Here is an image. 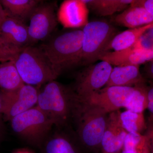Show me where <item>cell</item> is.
<instances>
[{
    "label": "cell",
    "mask_w": 153,
    "mask_h": 153,
    "mask_svg": "<svg viewBox=\"0 0 153 153\" xmlns=\"http://www.w3.org/2000/svg\"><path fill=\"white\" fill-rule=\"evenodd\" d=\"M78 98L73 88L53 80L39 88L36 106L47 115L54 126L65 128L73 121Z\"/></svg>",
    "instance_id": "6da1fadb"
},
{
    "label": "cell",
    "mask_w": 153,
    "mask_h": 153,
    "mask_svg": "<svg viewBox=\"0 0 153 153\" xmlns=\"http://www.w3.org/2000/svg\"><path fill=\"white\" fill-rule=\"evenodd\" d=\"M108 114L101 108L78 98L73 121L75 135L82 146L90 150L100 148Z\"/></svg>",
    "instance_id": "7a4b0ae2"
},
{
    "label": "cell",
    "mask_w": 153,
    "mask_h": 153,
    "mask_svg": "<svg viewBox=\"0 0 153 153\" xmlns=\"http://www.w3.org/2000/svg\"><path fill=\"white\" fill-rule=\"evenodd\" d=\"M82 28L59 33L40 45L58 75L79 65L82 51Z\"/></svg>",
    "instance_id": "3957f363"
},
{
    "label": "cell",
    "mask_w": 153,
    "mask_h": 153,
    "mask_svg": "<svg viewBox=\"0 0 153 153\" xmlns=\"http://www.w3.org/2000/svg\"><path fill=\"white\" fill-rule=\"evenodd\" d=\"M13 61L23 82L27 85L41 87L56 80L59 76L40 46L25 47Z\"/></svg>",
    "instance_id": "277c9868"
},
{
    "label": "cell",
    "mask_w": 153,
    "mask_h": 153,
    "mask_svg": "<svg viewBox=\"0 0 153 153\" xmlns=\"http://www.w3.org/2000/svg\"><path fill=\"white\" fill-rule=\"evenodd\" d=\"M13 131L24 142L40 148L54 127L51 120L37 106L13 118Z\"/></svg>",
    "instance_id": "5b68a950"
},
{
    "label": "cell",
    "mask_w": 153,
    "mask_h": 153,
    "mask_svg": "<svg viewBox=\"0 0 153 153\" xmlns=\"http://www.w3.org/2000/svg\"><path fill=\"white\" fill-rule=\"evenodd\" d=\"M82 30L83 40L79 65L89 66L99 60L107 45L118 33L110 23L102 20L88 22Z\"/></svg>",
    "instance_id": "8992f818"
},
{
    "label": "cell",
    "mask_w": 153,
    "mask_h": 153,
    "mask_svg": "<svg viewBox=\"0 0 153 153\" xmlns=\"http://www.w3.org/2000/svg\"><path fill=\"white\" fill-rule=\"evenodd\" d=\"M29 21L28 33L31 45L47 41L58 23L55 3L43 1L33 11Z\"/></svg>",
    "instance_id": "52a82bcc"
},
{
    "label": "cell",
    "mask_w": 153,
    "mask_h": 153,
    "mask_svg": "<svg viewBox=\"0 0 153 153\" xmlns=\"http://www.w3.org/2000/svg\"><path fill=\"white\" fill-rule=\"evenodd\" d=\"M39 88L25 84L14 91H1L4 120L10 121L16 116L36 106Z\"/></svg>",
    "instance_id": "ba28073f"
},
{
    "label": "cell",
    "mask_w": 153,
    "mask_h": 153,
    "mask_svg": "<svg viewBox=\"0 0 153 153\" xmlns=\"http://www.w3.org/2000/svg\"><path fill=\"white\" fill-rule=\"evenodd\" d=\"M112 68V65L109 63L101 61L89 65L79 72L73 88L79 98H85L105 86Z\"/></svg>",
    "instance_id": "9c48e42d"
},
{
    "label": "cell",
    "mask_w": 153,
    "mask_h": 153,
    "mask_svg": "<svg viewBox=\"0 0 153 153\" xmlns=\"http://www.w3.org/2000/svg\"><path fill=\"white\" fill-rule=\"evenodd\" d=\"M30 45L27 25L13 17H6L0 25V47L15 58L19 52Z\"/></svg>",
    "instance_id": "30bf717a"
},
{
    "label": "cell",
    "mask_w": 153,
    "mask_h": 153,
    "mask_svg": "<svg viewBox=\"0 0 153 153\" xmlns=\"http://www.w3.org/2000/svg\"><path fill=\"white\" fill-rule=\"evenodd\" d=\"M134 89V86H105L85 98L79 99L99 106L110 113L125 107Z\"/></svg>",
    "instance_id": "8fae6325"
},
{
    "label": "cell",
    "mask_w": 153,
    "mask_h": 153,
    "mask_svg": "<svg viewBox=\"0 0 153 153\" xmlns=\"http://www.w3.org/2000/svg\"><path fill=\"white\" fill-rule=\"evenodd\" d=\"M88 13L89 9L83 0H66L57 10V19L64 28L79 29L88 23Z\"/></svg>",
    "instance_id": "7c38bea8"
},
{
    "label": "cell",
    "mask_w": 153,
    "mask_h": 153,
    "mask_svg": "<svg viewBox=\"0 0 153 153\" xmlns=\"http://www.w3.org/2000/svg\"><path fill=\"white\" fill-rule=\"evenodd\" d=\"M120 113L119 110L108 114L106 129L100 147L102 153H120L123 149L128 132L122 123Z\"/></svg>",
    "instance_id": "4fadbf2b"
},
{
    "label": "cell",
    "mask_w": 153,
    "mask_h": 153,
    "mask_svg": "<svg viewBox=\"0 0 153 153\" xmlns=\"http://www.w3.org/2000/svg\"><path fill=\"white\" fill-rule=\"evenodd\" d=\"M55 128L39 148L41 153H80L79 141L77 137L74 139L76 136L73 137L68 133L65 130L67 128Z\"/></svg>",
    "instance_id": "5bb4252c"
},
{
    "label": "cell",
    "mask_w": 153,
    "mask_h": 153,
    "mask_svg": "<svg viewBox=\"0 0 153 153\" xmlns=\"http://www.w3.org/2000/svg\"><path fill=\"white\" fill-rule=\"evenodd\" d=\"M99 60L104 61L115 66L140 65L151 60L148 53L139 51L134 47L120 51H110L104 53Z\"/></svg>",
    "instance_id": "9a60e30c"
},
{
    "label": "cell",
    "mask_w": 153,
    "mask_h": 153,
    "mask_svg": "<svg viewBox=\"0 0 153 153\" xmlns=\"http://www.w3.org/2000/svg\"><path fill=\"white\" fill-rule=\"evenodd\" d=\"M115 24L129 28L140 27L153 23V16L140 6L131 4L127 8L112 19Z\"/></svg>",
    "instance_id": "2e32d148"
},
{
    "label": "cell",
    "mask_w": 153,
    "mask_h": 153,
    "mask_svg": "<svg viewBox=\"0 0 153 153\" xmlns=\"http://www.w3.org/2000/svg\"><path fill=\"white\" fill-rule=\"evenodd\" d=\"M146 81L141 73L139 65L117 66L113 68L105 86L134 87Z\"/></svg>",
    "instance_id": "e0dca14e"
},
{
    "label": "cell",
    "mask_w": 153,
    "mask_h": 153,
    "mask_svg": "<svg viewBox=\"0 0 153 153\" xmlns=\"http://www.w3.org/2000/svg\"><path fill=\"white\" fill-rule=\"evenodd\" d=\"M152 27L153 23L118 33L107 45L105 53L111 50L120 51L133 47L142 35Z\"/></svg>",
    "instance_id": "ac0fdd59"
},
{
    "label": "cell",
    "mask_w": 153,
    "mask_h": 153,
    "mask_svg": "<svg viewBox=\"0 0 153 153\" xmlns=\"http://www.w3.org/2000/svg\"><path fill=\"white\" fill-rule=\"evenodd\" d=\"M41 0H0V3L7 13L13 17L26 24Z\"/></svg>",
    "instance_id": "d6986e66"
},
{
    "label": "cell",
    "mask_w": 153,
    "mask_h": 153,
    "mask_svg": "<svg viewBox=\"0 0 153 153\" xmlns=\"http://www.w3.org/2000/svg\"><path fill=\"white\" fill-rule=\"evenodd\" d=\"M25 84L13 60L0 63L1 91H14Z\"/></svg>",
    "instance_id": "ffe728a7"
},
{
    "label": "cell",
    "mask_w": 153,
    "mask_h": 153,
    "mask_svg": "<svg viewBox=\"0 0 153 153\" xmlns=\"http://www.w3.org/2000/svg\"><path fill=\"white\" fill-rule=\"evenodd\" d=\"M89 10L99 16H111L123 11L134 0H83Z\"/></svg>",
    "instance_id": "44dd1931"
},
{
    "label": "cell",
    "mask_w": 153,
    "mask_h": 153,
    "mask_svg": "<svg viewBox=\"0 0 153 153\" xmlns=\"http://www.w3.org/2000/svg\"><path fill=\"white\" fill-rule=\"evenodd\" d=\"M147 81L135 85L134 89L125 106L127 110L136 113H143L147 109Z\"/></svg>",
    "instance_id": "7402d4cb"
},
{
    "label": "cell",
    "mask_w": 153,
    "mask_h": 153,
    "mask_svg": "<svg viewBox=\"0 0 153 153\" xmlns=\"http://www.w3.org/2000/svg\"><path fill=\"white\" fill-rule=\"evenodd\" d=\"M120 117L123 126L128 132L142 134L143 132L146 130L147 124L143 113L126 110L120 113Z\"/></svg>",
    "instance_id": "603a6c76"
},
{
    "label": "cell",
    "mask_w": 153,
    "mask_h": 153,
    "mask_svg": "<svg viewBox=\"0 0 153 153\" xmlns=\"http://www.w3.org/2000/svg\"><path fill=\"white\" fill-rule=\"evenodd\" d=\"M123 149L135 153H151L146 137L138 133H128Z\"/></svg>",
    "instance_id": "cb8c5ba5"
},
{
    "label": "cell",
    "mask_w": 153,
    "mask_h": 153,
    "mask_svg": "<svg viewBox=\"0 0 153 153\" xmlns=\"http://www.w3.org/2000/svg\"><path fill=\"white\" fill-rule=\"evenodd\" d=\"M148 95L147 109L151 113L149 119L153 122V81L147 80Z\"/></svg>",
    "instance_id": "d4e9b609"
},
{
    "label": "cell",
    "mask_w": 153,
    "mask_h": 153,
    "mask_svg": "<svg viewBox=\"0 0 153 153\" xmlns=\"http://www.w3.org/2000/svg\"><path fill=\"white\" fill-rule=\"evenodd\" d=\"M147 124V128L145 135L147 138L150 153H153V122L150 119H149Z\"/></svg>",
    "instance_id": "484cf974"
},
{
    "label": "cell",
    "mask_w": 153,
    "mask_h": 153,
    "mask_svg": "<svg viewBox=\"0 0 153 153\" xmlns=\"http://www.w3.org/2000/svg\"><path fill=\"white\" fill-rule=\"evenodd\" d=\"M131 4L144 8L153 16V0H135Z\"/></svg>",
    "instance_id": "4316f807"
},
{
    "label": "cell",
    "mask_w": 153,
    "mask_h": 153,
    "mask_svg": "<svg viewBox=\"0 0 153 153\" xmlns=\"http://www.w3.org/2000/svg\"><path fill=\"white\" fill-rule=\"evenodd\" d=\"M147 80L153 81V58L149 61L144 68V76Z\"/></svg>",
    "instance_id": "83f0119b"
},
{
    "label": "cell",
    "mask_w": 153,
    "mask_h": 153,
    "mask_svg": "<svg viewBox=\"0 0 153 153\" xmlns=\"http://www.w3.org/2000/svg\"><path fill=\"white\" fill-rule=\"evenodd\" d=\"M14 57L0 47V63L14 60Z\"/></svg>",
    "instance_id": "f1b7e54d"
},
{
    "label": "cell",
    "mask_w": 153,
    "mask_h": 153,
    "mask_svg": "<svg viewBox=\"0 0 153 153\" xmlns=\"http://www.w3.org/2000/svg\"><path fill=\"white\" fill-rule=\"evenodd\" d=\"M2 115L0 114V143L2 142L6 135V127Z\"/></svg>",
    "instance_id": "f546056e"
},
{
    "label": "cell",
    "mask_w": 153,
    "mask_h": 153,
    "mask_svg": "<svg viewBox=\"0 0 153 153\" xmlns=\"http://www.w3.org/2000/svg\"><path fill=\"white\" fill-rule=\"evenodd\" d=\"M8 16V15L7 13L6 12L1 4L0 3V25L6 19V17H7Z\"/></svg>",
    "instance_id": "4dcf8cb0"
},
{
    "label": "cell",
    "mask_w": 153,
    "mask_h": 153,
    "mask_svg": "<svg viewBox=\"0 0 153 153\" xmlns=\"http://www.w3.org/2000/svg\"><path fill=\"white\" fill-rule=\"evenodd\" d=\"M13 153H35L27 148H21L14 151Z\"/></svg>",
    "instance_id": "1f68e13d"
},
{
    "label": "cell",
    "mask_w": 153,
    "mask_h": 153,
    "mask_svg": "<svg viewBox=\"0 0 153 153\" xmlns=\"http://www.w3.org/2000/svg\"><path fill=\"white\" fill-rule=\"evenodd\" d=\"M2 103L0 95V114L2 115Z\"/></svg>",
    "instance_id": "d6a6232c"
},
{
    "label": "cell",
    "mask_w": 153,
    "mask_h": 153,
    "mask_svg": "<svg viewBox=\"0 0 153 153\" xmlns=\"http://www.w3.org/2000/svg\"><path fill=\"white\" fill-rule=\"evenodd\" d=\"M120 153H135L134 152H132V151L126 150L123 149L121 152Z\"/></svg>",
    "instance_id": "836d02e7"
},
{
    "label": "cell",
    "mask_w": 153,
    "mask_h": 153,
    "mask_svg": "<svg viewBox=\"0 0 153 153\" xmlns=\"http://www.w3.org/2000/svg\"><path fill=\"white\" fill-rule=\"evenodd\" d=\"M121 153V152H120Z\"/></svg>",
    "instance_id": "e575fe53"
}]
</instances>
